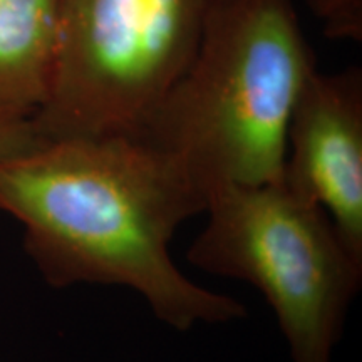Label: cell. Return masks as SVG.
<instances>
[{"label":"cell","instance_id":"1","mask_svg":"<svg viewBox=\"0 0 362 362\" xmlns=\"http://www.w3.org/2000/svg\"><path fill=\"white\" fill-rule=\"evenodd\" d=\"M206 205L183 166L138 134L54 139L0 160V211L24 226L49 284L133 288L180 332L247 315L171 259L176 228Z\"/></svg>","mask_w":362,"mask_h":362},{"label":"cell","instance_id":"2","mask_svg":"<svg viewBox=\"0 0 362 362\" xmlns=\"http://www.w3.org/2000/svg\"><path fill=\"white\" fill-rule=\"evenodd\" d=\"M317 69L292 0H223L192 64L138 136L175 158L206 200L282 178L298 94Z\"/></svg>","mask_w":362,"mask_h":362},{"label":"cell","instance_id":"3","mask_svg":"<svg viewBox=\"0 0 362 362\" xmlns=\"http://www.w3.org/2000/svg\"><path fill=\"white\" fill-rule=\"evenodd\" d=\"M205 211L208 221L189 247V264L259 288L292 362H332L359 292L362 259L324 208L280 178L221 188Z\"/></svg>","mask_w":362,"mask_h":362},{"label":"cell","instance_id":"4","mask_svg":"<svg viewBox=\"0 0 362 362\" xmlns=\"http://www.w3.org/2000/svg\"><path fill=\"white\" fill-rule=\"evenodd\" d=\"M223 0H59L44 141L136 134L192 64Z\"/></svg>","mask_w":362,"mask_h":362},{"label":"cell","instance_id":"5","mask_svg":"<svg viewBox=\"0 0 362 362\" xmlns=\"http://www.w3.org/2000/svg\"><path fill=\"white\" fill-rule=\"evenodd\" d=\"M282 180L309 198L362 259V72L314 71L298 94Z\"/></svg>","mask_w":362,"mask_h":362},{"label":"cell","instance_id":"6","mask_svg":"<svg viewBox=\"0 0 362 362\" xmlns=\"http://www.w3.org/2000/svg\"><path fill=\"white\" fill-rule=\"evenodd\" d=\"M59 0H0V112L33 117L51 89Z\"/></svg>","mask_w":362,"mask_h":362},{"label":"cell","instance_id":"7","mask_svg":"<svg viewBox=\"0 0 362 362\" xmlns=\"http://www.w3.org/2000/svg\"><path fill=\"white\" fill-rule=\"evenodd\" d=\"M332 39L362 40V0H305Z\"/></svg>","mask_w":362,"mask_h":362},{"label":"cell","instance_id":"8","mask_svg":"<svg viewBox=\"0 0 362 362\" xmlns=\"http://www.w3.org/2000/svg\"><path fill=\"white\" fill-rule=\"evenodd\" d=\"M44 143L30 117L0 112V160L29 151Z\"/></svg>","mask_w":362,"mask_h":362}]
</instances>
